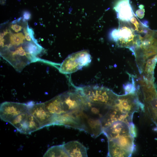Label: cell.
Instances as JSON below:
<instances>
[{
	"instance_id": "6da1fadb",
	"label": "cell",
	"mask_w": 157,
	"mask_h": 157,
	"mask_svg": "<svg viewBox=\"0 0 157 157\" xmlns=\"http://www.w3.org/2000/svg\"><path fill=\"white\" fill-rule=\"evenodd\" d=\"M113 107L119 120L128 124L132 122L133 115L140 108L144 110V104L140 101L136 93L119 95Z\"/></svg>"
},
{
	"instance_id": "7a4b0ae2",
	"label": "cell",
	"mask_w": 157,
	"mask_h": 157,
	"mask_svg": "<svg viewBox=\"0 0 157 157\" xmlns=\"http://www.w3.org/2000/svg\"><path fill=\"white\" fill-rule=\"evenodd\" d=\"M77 90L88 101L110 107L115 105L119 96L104 87H85Z\"/></svg>"
},
{
	"instance_id": "3957f363",
	"label": "cell",
	"mask_w": 157,
	"mask_h": 157,
	"mask_svg": "<svg viewBox=\"0 0 157 157\" xmlns=\"http://www.w3.org/2000/svg\"><path fill=\"white\" fill-rule=\"evenodd\" d=\"M109 157H130L135 149L134 137L131 134L108 139Z\"/></svg>"
},
{
	"instance_id": "277c9868",
	"label": "cell",
	"mask_w": 157,
	"mask_h": 157,
	"mask_svg": "<svg viewBox=\"0 0 157 157\" xmlns=\"http://www.w3.org/2000/svg\"><path fill=\"white\" fill-rule=\"evenodd\" d=\"M91 61L90 55L87 50H82L69 55L63 62L59 69L64 74L72 73L88 65Z\"/></svg>"
},
{
	"instance_id": "5b68a950",
	"label": "cell",
	"mask_w": 157,
	"mask_h": 157,
	"mask_svg": "<svg viewBox=\"0 0 157 157\" xmlns=\"http://www.w3.org/2000/svg\"><path fill=\"white\" fill-rule=\"evenodd\" d=\"M138 36L128 22L120 20L118 29L114 30L111 33L112 38L119 45L129 48L135 45Z\"/></svg>"
},
{
	"instance_id": "8992f818",
	"label": "cell",
	"mask_w": 157,
	"mask_h": 157,
	"mask_svg": "<svg viewBox=\"0 0 157 157\" xmlns=\"http://www.w3.org/2000/svg\"><path fill=\"white\" fill-rule=\"evenodd\" d=\"M10 123L18 131L25 134H31L42 129L39 122L28 112L19 115Z\"/></svg>"
},
{
	"instance_id": "52a82bcc",
	"label": "cell",
	"mask_w": 157,
	"mask_h": 157,
	"mask_svg": "<svg viewBox=\"0 0 157 157\" xmlns=\"http://www.w3.org/2000/svg\"><path fill=\"white\" fill-rule=\"evenodd\" d=\"M145 105L147 114L157 125V92L152 82L146 81L142 85Z\"/></svg>"
},
{
	"instance_id": "ba28073f",
	"label": "cell",
	"mask_w": 157,
	"mask_h": 157,
	"mask_svg": "<svg viewBox=\"0 0 157 157\" xmlns=\"http://www.w3.org/2000/svg\"><path fill=\"white\" fill-rule=\"evenodd\" d=\"M26 104L28 112L38 120L41 128L54 125L55 116L46 109L44 103L35 104L31 101Z\"/></svg>"
},
{
	"instance_id": "9c48e42d",
	"label": "cell",
	"mask_w": 157,
	"mask_h": 157,
	"mask_svg": "<svg viewBox=\"0 0 157 157\" xmlns=\"http://www.w3.org/2000/svg\"><path fill=\"white\" fill-rule=\"evenodd\" d=\"M27 104L6 101L2 103L0 107L1 119L9 123L19 115L28 112Z\"/></svg>"
},
{
	"instance_id": "30bf717a",
	"label": "cell",
	"mask_w": 157,
	"mask_h": 157,
	"mask_svg": "<svg viewBox=\"0 0 157 157\" xmlns=\"http://www.w3.org/2000/svg\"><path fill=\"white\" fill-rule=\"evenodd\" d=\"M103 133L108 139L113 138L120 135L131 134L129 124L125 122L120 121L115 122L104 128Z\"/></svg>"
},
{
	"instance_id": "8fae6325",
	"label": "cell",
	"mask_w": 157,
	"mask_h": 157,
	"mask_svg": "<svg viewBox=\"0 0 157 157\" xmlns=\"http://www.w3.org/2000/svg\"><path fill=\"white\" fill-rule=\"evenodd\" d=\"M119 20L128 22L133 17V13L129 0H119L114 7Z\"/></svg>"
},
{
	"instance_id": "7c38bea8",
	"label": "cell",
	"mask_w": 157,
	"mask_h": 157,
	"mask_svg": "<svg viewBox=\"0 0 157 157\" xmlns=\"http://www.w3.org/2000/svg\"><path fill=\"white\" fill-rule=\"evenodd\" d=\"M63 145L69 157L88 156L86 147L78 141H71Z\"/></svg>"
},
{
	"instance_id": "4fadbf2b",
	"label": "cell",
	"mask_w": 157,
	"mask_h": 157,
	"mask_svg": "<svg viewBox=\"0 0 157 157\" xmlns=\"http://www.w3.org/2000/svg\"><path fill=\"white\" fill-rule=\"evenodd\" d=\"M46 109L55 116L65 113L63 104L58 95L52 99L44 102Z\"/></svg>"
},
{
	"instance_id": "5bb4252c",
	"label": "cell",
	"mask_w": 157,
	"mask_h": 157,
	"mask_svg": "<svg viewBox=\"0 0 157 157\" xmlns=\"http://www.w3.org/2000/svg\"><path fill=\"white\" fill-rule=\"evenodd\" d=\"M44 157H69L65 151L63 145L54 146L49 148Z\"/></svg>"
},
{
	"instance_id": "9a60e30c",
	"label": "cell",
	"mask_w": 157,
	"mask_h": 157,
	"mask_svg": "<svg viewBox=\"0 0 157 157\" xmlns=\"http://www.w3.org/2000/svg\"><path fill=\"white\" fill-rule=\"evenodd\" d=\"M124 88L125 90V94L135 93V89L133 81L132 83H128L126 85Z\"/></svg>"
},
{
	"instance_id": "2e32d148",
	"label": "cell",
	"mask_w": 157,
	"mask_h": 157,
	"mask_svg": "<svg viewBox=\"0 0 157 157\" xmlns=\"http://www.w3.org/2000/svg\"><path fill=\"white\" fill-rule=\"evenodd\" d=\"M129 128L130 133L132 135L134 138L136 137L137 135L135 125L133 122L129 124Z\"/></svg>"
},
{
	"instance_id": "e0dca14e",
	"label": "cell",
	"mask_w": 157,
	"mask_h": 157,
	"mask_svg": "<svg viewBox=\"0 0 157 157\" xmlns=\"http://www.w3.org/2000/svg\"><path fill=\"white\" fill-rule=\"evenodd\" d=\"M31 17V13L27 11H25L23 13L22 19L24 22L29 20Z\"/></svg>"
},
{
	"instance_id": "ac0fdd59",
	"label": "cell",
	"mask_w": 157,
	"mask_h": 157,
	"mask_svg": "<svg viewBox=\"0 0 157 157\" xmlns=\"http://www.w3.org/2000/svg\"><path fill=\"white\" fill-rule=\"evenodd\" d=\"M10 28L14 31L16 32L21 31L22 29V26L16 24H12L10 26Z\"/></svg>"
},
{
	"instance_id": "d6986e66",
	"label": "cell",
	"mask_w": 157,
	"mask_h": 157,
	"mask_svg": "<svg viewBox=\"0 0 157 157\" xmlns=\"http://www.w3.org/2000/svg\"><path fill=\"white\" fill-rule=\"evenodd\" d=\"M156 34L157 35V31H156Z\"/></svg>"
}]
</instances>
